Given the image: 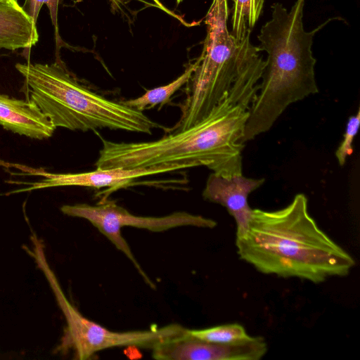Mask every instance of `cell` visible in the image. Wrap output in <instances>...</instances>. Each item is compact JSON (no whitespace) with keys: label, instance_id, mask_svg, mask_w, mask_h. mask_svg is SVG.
I'll list each match as a JSON object with an SVG mask.
<instances>
[{"label":"cell","instance_id":"2e32d148","mask_svg":"<svg viewBox=\"0 0 360 360\" xmlns=\"http://www.w3.org/2000/svg\"><path fill=\"white\" fill-rule=\"evenodd\" d=\"M61 0H25L22 8L25 13L30 16L36 24L38 18L39 13L44 4H45L49 9L52 24L55 29V36L57 45V51L61 39L58 34V5Z\"/></svg>","mask_w":360,"mask_h":360},{"label":"cell","instance_id":"3957f363","mask_svg":"<svg viewBox=\"0 0 360 360\" xmlns=\"http://www.w3.org/2000/svg\"><path fill=\"white\" fill-rule=\"evenodd\" d=\"M229 12L228 0H212L202 51L186 84L179 121L170 132L193 126L225 98L248 110L256 98L265 60L250 34L238 40L229 30Z\"/></svg>","mask_w":360,"mask_h":360},{"label":"cell","instance_id":"5b68a950","mask_svg":"<svg viewBox=\"0 0 360 360\" xmlns=\"http://www.w3.org/2000/svg\"><path fill=\"white\" fill-rule=\"evenodd\" d=\"M27 100L56 127L86 131L108 128L151 134L161 125L143 112L109 100L81 84L60 58L51 64L17 63Z\"/></svg>","mask_w":360,"mask_h":360},{"label":"cell","instance_id":"9a60e30c","mask_svg":"<svg viewBox=\"0 0 360 360\" xmlns=\"http://www.w3.org/2000/svg\"><path fill=\"white\" fill-rule=\"evenodd\" d=\"M188 334L197 339L221 345L240 344L251 340L254 336L238 323L215 326L202 329H188Z\"/></svg>","mask_w":360,"mask_h":360},{"label":"cell","instance_id":"7c38bea8","mask_svg":"<svg viewBox=\"0 0 360 360\" xmlns=\"http://www.w3.org/2000/svg\"><path fill=\"white\" fill-rule=\"evenodd\" d=\"M39 40L36 24L17 0H0V48L30 49Z\"/></svg>","mask_w":360,"mask_h":360},{"label":"cell","instance_id":"8fae6325","mask_svg":"<svg viewBox=\"0 0 360 360\" xmlns=\"http://www.w3.org/2000/svg\"><path fill=\"white\" fill-rule=\"evenodd\" d=\"M0 125L13 133L35 139H48L56 129L34 103L1 93Z\"/></svg>","mask_w":360,"mask_h":360},{"label":"cell","instance_id":"5bb4252c","mask_svg":"<svg viewBox=\"0 0 360 360\" xmlns=\"http://www.w3.org/2000/svg\"><path fill=\"white\" fill-rule=\"evenodd\" d=\"M231 33L238 40L250 34L259 20L264 0H232Z\"/></svg>","mask_w":360,"mask_h":360},{"label":"cell","instance_id":"30bf717a","mask_svg":"<svg viewBox=\"0 0 360 360\" xmlns=\"http://www.w3.org/2000/svg\"><path fill=\"white\" fill-rule=\"evenodd\" d=\"M265 179L248 178L243 174L226 178L214 173L208 176L202 191L203 198L224 207L236 222V238L247 232L252 210L248 196L262 186Z\"/></svg>","mask_w":360,"mask_h":360},{"label":"cell","instance_id":"6da1fadb","mask_svg":"<svg viewBox=\"0 0 360 360\" xmlns=\"http://www.w3.org/2000/svg\"><path fill=\"white\" fill-rule=\"evenodd\" d=\"M236 245L239 257L262 274L314 283L346 276L355 265L311 216L303 193L279 210L253 209L248 229Z\"/></svg>","mask_w":360,"mask_h":360},{"label":"cell","instance_id":"ba28073f","mask_svg":"<svg viewBox=\"0 0 360 360\" xmlns=\"http://www.w3.org/2000/svg\"><path fill=\"white\" fill-rule=\"evenodd\" d=\"M10 167L21 171L23 175H34L43 177L38 181L25 182L11 180L8 182L27 187L10 191L6 195L15 194L21 192L46 188L49 187L78 186L95 188L110 187L119 188L132 180L158 174L176 171L182 169L198 167L195 162H176L168 163L158 166L143 168L124 169L121 167L99 169L94 171L82 173L54 174L49 173L41 169H35L25 165L8 163Z\"/></svg>","mask_w":360,"mask_h":360},{"label":"cell","instance_id":"d6986e66","mask_svg":"<svg viewBox=\"0 0 360 360\" xmlns=\"http://www.w3.org/2000/svg\"><path fill=\"white\" fill-rule=\"evenodd\" d=\"M112 6L113 7V8L115 10H122V6H123V2H122V0H108Z\"/></svg>","mask_w":360,"mask_h":360},{"label":"cell","instance_id":"ffe728a7","mask_svg":"<svg viewBox=\"0 0 360 360\" xmlns=\"http://www.w3.org/2000/svg\"><path fill=\"white\" fill-rule=\"evenodd\" d=\"M176 4H179V3H181L183 0H176Z\"/></svg>","mask_w":360,"mask_h":360},{"label":"cell","instance_id":"277c9868","mask_svg":"<svg viewBox=\"0 0 360 360\" xmlns=\"http://www.w3.org/2000/svg\"><path fill=\"white\" fill-rule=\"evenodd\" d=\"M304 0H297L289 11L281 4H274L271 19L257 37V48L267 53V58L246 122L244 143L269 131L290 105L319 92L311 45L323 25L304 30Z\"/></svg>","mask_w":360,"mask_h":360},{"label":"cell","instance_id":"7a4b0ae2","mask_svg":"<svg viewBox=\"0 0 360 360\" xmlns=\"http://www.w3.org/2000/svg\"><path fill=\"white\" fill-rule=\"evenodd\" d=\"M250 110L225 98L202 120L148 142H113L101 139L95 165L99 169L143 168L195 162L230 178L243 174L242 143Z\"/></svg>","mask_w":360,"mask_h":360},{"label":"cell","instance_id":"e0dca14e","mask_svg":"<svg viewBox=\"0 0 360 360\" xmlns=\"http://www.w3.org/2000/svg\"><path fill=\"white\" fill-rule=\"evenodd\" d=\"M360 123V109L348 119L343 139L335 151V157L340 166H344L347 158L353 152L352 142L357 134Z\"/></svg>","mask_w":360,"mask_h":360},{"label":"cell","instance_id":"8992f818","mask_svg":"<svg viewBox=\"0 0 360 360\" xmlns=\"http://www.w3.org/2000/svg\"><path fill=\"white\" fill-rule=\"evenodd\" d=\"M30 240L31 246L24 249L45 276L66 321L56 352H71L74 359L86 360L100 351L114 347L132 346L152 350L162 342L186 334L188 328L178 323L149 330L119 332L108 330L86 318L65 296L48 262L44 241L37 236Z\"/></svg>","mask_w":360,"mask_h":360},{"label":"cell","instance_id":"ac0fdd59","mask_svg":"<svg viewBox=\"0 0 360 360\" xmlns=\"http://www.w3.org/2000/svg\"><path fill=\"white\" fill-rule=\"evenodd\" d=\"M153 1L155 2V4L157 5V6L158 8H160L161 10H162L163 11L167 13L168 14L179 19L178 17H176V15L174 13H173L172 12H170V11H169L166 7H165L162 4V3L160 2V0H153Z\"/></svg>","mask_w":360,"mask_h":360},{"label":"cell","instance_id":"4fadbf2b","mask_svg":"<svg viewBox=\"0 0 360 360\" xmlns=\"http://www.w3.org/2000/svg\"><path fill=\"white\" fill-rule=\"evenodd\" d=\"M196 62L190 63L185 71L172 82L146 91L142 96L122 101L124 104L137 110L143 112L159 105H165L171 100V97L189 81L195 68Z\"/></svg>","mask_w":360,"mask_h":360},{"label":"cell","instance_id":"52a82bcc","mask_svg":"<svg viewBox=\"0 0 360 360\" xmlns=\"http://www.w3.org/2000/svg\"><path fill=\"white\" fill-rule=\"evenodd\" d=\"M60 211L65 215L89 221L117 249L124 254L152 288H155V285L141 266L127 241L122 236L121 229L123 227L131 226L152 232H162L182 226L214 229L217 225V221L212 219L184 211L161 217L135 215L113 200H105L95 205L86 203L64 205L60 207Z\"/></svg>","mask_w":360,"mask_h":360},{"label":"cell","instance_id":"9c48e42d","mask_svg":"<svg viewBox=\"0 0 360 360\" xmlns=\"http://www.w3.org/2000/svg\"><path fill=\"white\" fill-rule=\"evenodd\" d=\"M268 346L262 337L248 342L221 345L197 339L187 333L165 342L152 349L158 360H259L267 352Z\"/></svg>","mask_w":360,"mask_h":360}]
</instances>
